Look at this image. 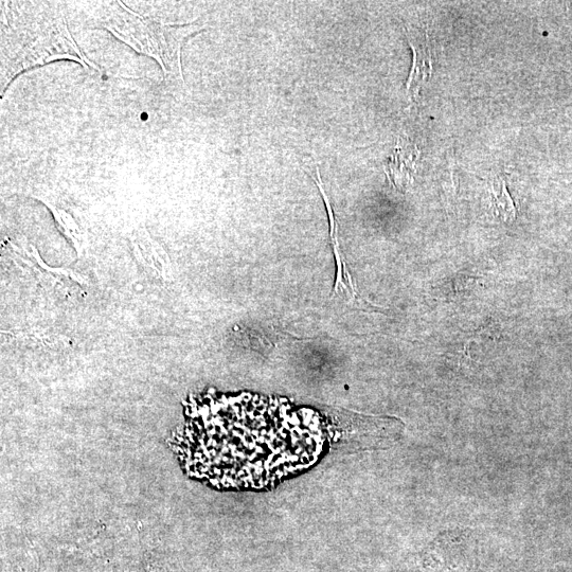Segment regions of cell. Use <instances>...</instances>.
<instances>
[{"label": "cell", "mask_w": 572, "mask_h": 572, "mask_svg": "<svg viewBox=\"0 0 572 572\" xmlns=\"http://www.w3.org/2000/svg\"><path fill=\"white\" fill-rule=\"evenodd\" d=\"M219 403L189 414L174 437L185 471L219 490H264L310 469L326 437L314 417Z\"/></svg>", "instance_id": "6da1fadb"}, {"label": "cell", "mask_w": 572, "mask_h": 572, "mask_svg": "<svg viewBox=\"0 0 572 572\" xmlns=\"http://www.w3.org/2000/svg\"><path fill=\"white\" fill-rule=\"evenodd\" d=\"M2 4V97L9 84L26 70L59 60L99 70L74 40L65 15L57 7Z\"/></svg>", "instance_id": "7a4b0ae2"}, {"label": "cell", "mask_w": 572, "mask_h": 572, "mask_svg": "<svg viewBox=\"0 0 572 572\" xmlns=\"http://www.w3.org/2000/svg\"><path fill=\"white\" fill-rule=\"evenodd\" d=\"M101 27L139 55L154 59L165 78L185 84L182 52L186 41L206 29L196 23H166L140 15L122 2L107 3L100 17Z\"/></svg>", "instance_id": "3957f363"}, {"label": "cell", "mask_w": 572, "mask_h": 572, "mask_svg": "<svg viewBox=\"0 0 572 572\" xmlns=\"http://www.w3.org/2000/svg\"><path fill=\"white\" fill-rule=\"evenodd\" d=\"M406 33L410 48L414 52V62L407 79L406 93L410 98H417L420 89L433 74L432 50L426 33L424 37L421 32L415 30L408 29Z\"/></svg>", "instance_id": "277c9868"}, {"label": "cell", "mask_w": 572, "mask_h": 572, "mask_svg": "<svg viewBox=\"0 0 572 572\" xmlns=\"http://www.w3.org/2000/svg\"><path fill=\"white\" fill-rule=\"evenodd\" d=\"M313 180L317 187L319 188L321 195H323L324 202L327 207V211L329 214V221H330V237L334 249L335 259L337 263V276L334 285V294L338 293L339 291L343 290L347 293V295L351 299L360 298L355 291V286L351 275L348 271L346 260H344V256L341 252V248H339L338 242V225L335 218V214L329 199V195L325 191L323 186V182H321V176L318 169H316V178L313 177Z\"/></svg>", "instance_id": "5b68a950"}, {"label": "cell", "mask_w": 572, "mask_h": 572, "mask_svg": "<svg viewBox=\"0 0 572 572\" xmlns=\"http://www.w3.org/2000/svg\"><path fill=\"white\" fill-rule=\"evenodd\" d=\"M416 149L401 139L388 166V177L397 187L403 188L410 181L416 162Z\"/></svg>", "instance_id": "8992f818"}, {"label": "cell", "mask_w": 572, "mask_h": 572, "mask_svg": "<svg viewBox=\"0 0 572 572\" xmlns=\"http://www.w3.org/2000/svg\"><path fill=\"white\" fill-rule=\"evenodd\" d=\"M491 204L496 216L506 223L516 218V208L503 178H495L491 182Z\"/></svg>", "instance_id": "52a82bcc"}, {"label": "cell", "mask_w": 572, "mask_h": 572, "mask_svg": "<svg viewBox=\"0 0 572 572\" xmlns=\"http://www.w3.org/2000/svg\"><path fill=\"white\" fill-rule=\"evenodd\" d=\"M46 205H48L53 214H55L57 221L64 228L66 235L75 241L81 240V231L74 219L71 218L69 214L64 210L57 209L56 207H53L47 203Z\"/></svg>", "instance_id": "ba28073f"}]
</instances>
